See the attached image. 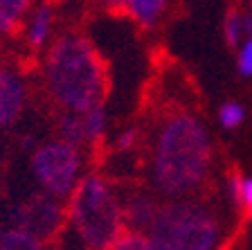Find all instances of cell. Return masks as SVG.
Instances as JSON below:
<instances>
[{
	"mask_svg": "<svg viewBox=\"0 0 252 250\" xmlns=\"http://www.w3.org/2000/svg\"><path fill=\"white\" fill-rule=\"evenodd\" d=\"M23 146H27V149H32V146H34V140H32V138H25V140H23Z\"/></svg>",
	"mask_w": 252,
	"mask_h": 250,
	"instance_id": "cb8c5ba5",
	"label": "cell"
},
{
	"mask_svg": "<svg viewBox=\"0 0 252 250\" xmlns=\"http://www.w3.org/2000/svg\"><path fill=\"white\" fill-rule=\"evenodd\" d=\"M241 210L248 214V219H252V176H243Z\"/></svg>",
	"mask_w": 252,
	"mask_h": 250,
	"instance_id": "44dd1931",
	"label": "cell"
},
{
	"mask_svg": "<svg viewBox=\"0 0 252 250\" xmlns=\"http://www.w3.org/2000/svg\"><path fill=\"white\" fill-rule=\"evenodd\" d=\"M54 27V7L50 2H41L32 9L25 25V41L32 50H43L52 38Z\"/></svg>",
	"mask_w": 252,
	"mask_h": 250,
	"instance_id": "9c48e42d",
	"label": "cell"
},
{
	"mask_svg": "<svg viewBox=\"0 0 252 250\" xmlns=\"http://www.w3.org/2000/svg\"><path fill=\"white\" fill-rule=\"evenodd\" d=\"M65 205L63 201L50 196L45 192L32 194L25 198L21 205H16L9 214V223L14 228H21L30 232L32 237H36L45 244L47 239H52L59 235V230L65 223Z\"/></svg>",
	"mask_w": 252,
	"mask_h": 250,
	"instance_id": "8992f818",
	"label": "cell"
},
{
	"mask_svg": "<svg viewBox=\"0 0 252 250\" xmlns=\"http://www.w3.org/2000/svg\"><path fill=\"white\" fill-rule=\"evenodd\" d=\"M236 70L243 79H252V36H246L236 47Z\"/></svg>",
	"mask_w": 252,
	"mask_h": 250,
	"instance_id": "ac0fdd59",
	"label": "cell"
},
{
	"mask_svg": "<svg viewBox=\"0 0 252 250\" xmlns=\"http://www.w3.org/2000/svg\"><path fill=\"white\" fill-rule=\"evenodd\" d=\"M0 250H45L41 239L21 228H0Z\"/></svg>",
	"mask_w": 252,
	"mask_h": 250,
	"instance_id": "4fadbf2b",
	"label": "cell"
},
{
	"mask_svg": "<svg viewBox=\"0 0 252 250\" xmlns=\"http://www.w3.org/2000/svg\"><path fill=\"white\" fill-rule=\"evenodd\" d=\"M32 0H0V34H14L25 21Z\"/></svg>",
	"mask_w": 252,
	"mask_h": 250,
	"instance_id": "7c38bea8",
	"label": "cell"
},
{
	"mask_svg": "<svg viewBox=\"0 0 252 250\" xmlns=\"http://www.w3.org/2000/svg\"><path fill=\"white\" fill-rule=\"evenodd\" d=\"M216 117H219L220 129L236 131V129H241L243 122H246V106L241 102H236V99H227V102H223L219 106Z\"/></svg>",
	"mask_w": 252,
	"mask_h": 250,
	"instance_id": "2e32d148",
	"label": "cell"
},
{
	"mask_svg": "<svg viewBox=\"0 0 252 250\" xmlns=\"http://www.w3.org/2000/svg\"><path fill=\"white\" fill-rule=\"evenodd\" d=\"M214 144L205 122L191 110H169L156 126L149 153L153 187L167 198L194 194L207 180Z\"/></svg>",
	"mask_w": 252,
	"mask_h": 250,
	"instance_id": "6da1fadb",
	"label": "cell"
},
{
	"mask_svg": "<svg viewBox=\"0 0 252 250\" xmlns=\"http://www.w3.org/2000/svg\"><path fill=\"white\" fill-rule=\"evenodd\" d=\"M110 250H153L149 244L147 235L135 232V230H124L115 239V244L110 246Z\"/></svg>",
	"mask_w": 252,
	"mask_h": 250,
	"instance_id": "e0dca14e",
	"label": "cell"
},
{
	"mask_svg": "<svg viewBox=\"0 0 252 250\" xmlns=\"http://www.w3.org/2000/svg\"><path fill=\"white\" fill-rule=\"evenodd\" d=\"M81 115V126H84V133H86V140L90 142H99L101 138L106 136L108 131V110H106V104H94L90 108H86Z\"/></svg>",
	"mask_w": 252,
	"mask_h": 250,
	"instance_id": "8fae6325",
	"label": "cell"
},
{
	"mask_svg": "<svg viewBox=\"0 0 252 250\" xmlns=\"http://www.w3.org/2000/svg\"><path fill=\"white\" fill-rule=\"evenodd\" d=\"M57 131H59V140L68 142V144L77 146V149H81V146L88 144L86 133H84V126H81V115H79V113L63 110L61 117H59Z\"/></svg>",
	"mask_w": 252,
	"mask_h": 250,
	"instance_id": "5bb4252c",
	"label": "cell"
},
{
	"mask_svg": "<svg viewBox=\"0 0 252 250\" xmlns=\"http://www.w3.org/2000/svg\"><path fill=\"white\" fill-rule=\"evenodd\" d=\"M104 7L108 11H115V14H126V0H101Z\"/></svg>",
	"mask_w": 252,
	"mask_h": 250,
	"instance_id": "7402d4cb",
	"label": "cell"
},
{
	"mask_svg": "<svg viewBox=\"0 0 252 250\" xmlns=\"http://www.w3.org/2000/svg\"><path fill=\"white\" fill-rule=\"evenodd\" d=\"M43 81L54 104L70 113L101 104L108 93L104 61L90 38L79 32L61 34L50 43L43 59Z\"/></svg>",
	"mask_w": 252,
	"mask_h": 250,
	"instance_id": "7a4b0ae2",
	"label": "cell"
},
{
	"mask_svg": "<svg viewBox=\"0 0 252 250\" xmlns=\"http://www.w3.org/2000/svg\"><path fill=\"white\" fill-rule=\"evenodd\" d=\"M27 104L25 79L11 68H0V129H9Z\"/></svg>",
	"mask_w": 252,
	"mask_h": 250,
	"instance_id": "52a82bcc",
	"label": "cell"
},
{
	"mask_svg": "<svg viewBox=\"0 0 252 250\" xmlns=\"http://www.w3.org/2000/svg\"><path fill=\"white\" fill-rule=\"evenodd\" d=\"M144 235L153 250H216L223 230L207 205L171 198L160 203Z\"/></svg>",
	"mask_w": 252,
	"mask_h": 250,
	"instance_id": "277c9868",
	"label": "cell"
},
{
	"mask_svg": "<svg viewBox=\"0 0 252 250\" xmlns=\"http://www.w3.org/2000/svg\"><path fill=\"white\" fill-rule=\"evenodd\" d=\"M137 142H140V129L135 126H128V129H122L115 138V149L117 151H131L135 149Z\"/></svg>",
	"mask_w": 252,
	"mask_h": 250,
	"instance_id": "ffe728a7",
	"label": "cell"
},
{
	"mask_svg": "<svg viewBox=\"0 0 252 250\" xmlns=\"http://www.w3.org/2000/svg\"><path fill=\"white\" fill-rule=\"evenodd\" d=\"M241 18H243V9L241 7H227L225 11V18H223V38H225V45L236 50L241 45L243 41V25H241Z\"/></svg>",
	"mask_w": 252,
	"mask_h": 250,
	"instance_id": "9a60e30c",
	"label": "cell"
},
{
	"mask_svg": "<svg viewBox=\"0 0 252 250\" xmlns=\"http://www.w3.org/2000/svg\"><path fill=\"white\" fill-rule=\"evenodd\" d=\"M241 25H243V38H246V36H252V9H250V11H243Z\"/></svg>",
	"mask_w": 252,
	"mask_h": 250,
	"instance_id": "603a6c76",
	"label": "cell"
},
{
	"mask_svg": "<svg viewBox=\"0 0 252 250\" xmlns=\"http://www.w3.org/2000/svg\"><path fill=\"white\" fill-rule=\"evenodd\" d=\"M160 201L151 192H133L131 196L122 201V212H124V228L135 230V232H147L151 221L156 219Z\"/></svg>",
	"mask_w": 252,
	"mask_h": 250,
	"instance_id": "ba28073f",
	"label": "cell"
},
{
	"mask_svg": "<svg viewBox=\"0 0 252 250\" xmlns=\"http://www.w3.org/2000/svg\"><path fill=\"white\" fill-rule=\"evenodd\" d=\"M30 167L43 192L59 201H68L84 176V156L81 149L68 142L50 140L32 151Z\"/></svg>",
	"mask_w": 252,
	"mask_h": 250,
	"instance_id": "5b68a950",
	"label": "cell"
},
{
	"mask_svg": "<svg viewBox=\"0 0 252 250\" xmlns=\"http://www.w3.org/2000/svg\"><path fill=\"white\" fill-rule=\"evenodd\" d=\"M225 189H227V198L232 201L236 210H241V189H243V174L241 172H230L225 180Z\"/></svg>",
	"mask_w": 252,
	"mask_h": 250,
	"instance_id": "d6986e66",
	"label": "cell"
},
{
	"mask_svg": "<svg viewBox=\"0 0 252 250\" xmlns=\"http://www.w3.org/2000/svg\"><path fill=\"white\" fill-rule=\"evenodd\" d=\"M167 0H126V14L142 27V30H153L160 23Z\"/></svg>",
	"mask_w": 252,
	"mask_h": 250,
	"instance_id": "30bf717a",
	"label": "cell"
},
{
	"mask_svg": "<svg viewBox=\"0 0 252 250\" xmlns=\"http://www.w3.org/2000/svg\"><path fill=\"white\" fill-rule=\"evenodd\" d=\"M65 216L86 250H110L126 230L122 201L101 174L81 176L68 198Z\"/></svg>",
	"mask_w": 252,
	"mask_h": 250,
	"instance_id": "3957f363",
	"label": "cell"
}]
</instances>
